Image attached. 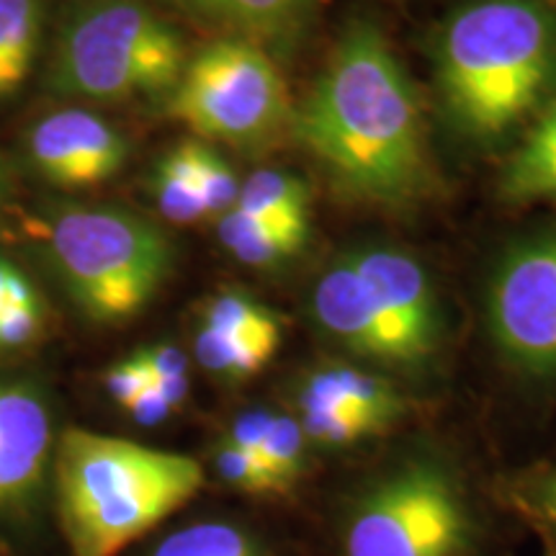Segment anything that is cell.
I'll list each match as a JSON object with an SVG mask.
<instances>
[{
    "instance_id": "cell-20",
    "label": "cell",
    "mask_w": 556,
    "mask_h": 556,
    "mask_svg": "<svg viewBox=\"0 0 556 556\" xmlns=\"http://www.w3.org/2000/svg\"><path fill=\"white\" fill-rule=\"evenodd\" d=\"M155 201L160 214L176 225H193L208 217L197 180V142L180 144L160 163L155 173Z\"/></svg>"
},
{
    "instance_id": "cell-22",
    "label": "cell",
    "mask_w": 556,
    "mask_h": 556,
    "mask_svg": "<svg viewBox=\"0 0 556 556\" xmlns=\"http://www.w3.org/2000/svg\"><path fill=\"white\" fill-rule=\"evenodd\" d=\"M513 513L526 520L556 556V467L526 471L505 486Z\"/></svg>"
},
{
    "instance_id": "cell-26",
    "label": "cell",
    "mask_w": 556,
    "mask_h": 556,
    "mask_svg": "<svg viewBox=\"0 0 556 556\" xmlns=\"http://www.w3.org/2000/svg\"><path fill=\"white\" fill-rule=\"evenodd\" d=\"M197 180L208 217H222L238 201L240 180L217 152L197 144Z\"/></svg>"
},
{
    "instance_id": "cell-19",
    "label": "cell",
    "mask_w": 556,
    "mask_h": 556,
    "mask_svg": "<svg viewBox=\"0 0 556 556\" xmlns=\"http://www.w3.org/2000/svg\"><path fill=\"white\" fill-rule=\"evenodd\" d=\"M281 338H255V336H227L201 325L197 332V361L214 377L238 381L258 374L270 358L276 356Z\"/></svg>"
},
{
    "instance_id": "cell-30",
    "label": "cell",
    "mask_w": 556,
    "mask_h": 556,
    "mask_svg": "<svg viewBox=\"0 0 556 556\" xmlns=\"http://www.w3.org/2000/svg\"><path fill=\"white\" fill-rule=\"evenodd\" d=\"M270 420H274V415H270L268 409H248V413H242L238 420L232 422L227 443H232V446L261 458L270 430Z\"/></svg>"
},
{
    "instance_id": "cell-31",
    "label": "cell",
    "mask_w": 556,
    "mask_h": 556,
    "mask_svg": "<svg viewBox=\"0 0 556 556\" xmlns=\"http://www.w3.org/2000/svg\"><path fill=\"white\" fill-rule=\"evenodd\" d=\"M137 356L142 358L144 366H148L152 381L186 377V371H189V358H186V353L170 343L152 345L148 351L137 353Z\"/></svg>"
},
{
    "instance_id": "cell-3",
    "label": "cell",
    "mask_w": 556,
    "mask_h": 556,
    "mask_svg": "<svg viewBox=\"0 0 556 556\" xmlns=\"http://www.w3.org/2000/svg\"><path fill=\"white\" fill-rule=\"evenodd\" d=\"M70 556H116L204 486L193 456L70 428L52 458Z\"/></svg>"
},
{
    "instance_id": "cell-27",
    "label": "cell",
    "mask_w": 556,
    "mask_h": 556,
    "mask_svg": "<svg viewBox=\"0 0 556 556\" xmlns=\"http://www.w3.org/2000/svg\"><path fill=\"white\" fill-rule=\"evenodd\" d=\"M214 467H217V475L225 479L229 486L235 490L248 492V495H276V484L270 479L266 464L261 462L258 456L248 454L232 443H222L217 448V456H214Z\"/></svg>"
},
{
    "instance_id": "cell-34",
    "label": "cell",
    "mask_w": 556,
    "mask_h": 556,
    "mask_svg": "<svg viewBox=\"0 0 556 556\" xmlns=\"http://www.w3.org/2000/svg\"><path fill=\"white\" fill-rule=\"evenodd\" d=\"M13 270H16V268L9 266L5 261H0V309H3V304H5V289H9Z\"/></svg>"
},
{
    "instance_id": "cell-1",
    "label": "cell",
    "mask_w": 556,
    "mask_h": 556,
    "mask_svg": "<svg viewBox=\"0 0 556 556\" xmlns=\"http://www.w3.org/2000/svg\"><path fill=\"white\" fill-rule=\"evenodd\" d=\"M294 127L353 197L402 204L426 191L430 163L415 88L371 21L345 26Z\"/></svg>"
},
{
    "instance_id": "cell-15",
    "label": "cell",
    "mask_w": 556,
    "mask_h": 556,
    "mask_svg": "<svg viewBox=\"0 0 556 556\" xmlns=\"http://www.w3.org/2000/svg\"><path fill=\"white\" fill-rule=\"evenodd\" d=\"M500 193L513 204L556 199V96L507 160Z\"/></svg>"
},
{
    "instance_id": "cell-12",
    "label": "cell",
    "mask_w": 556,
    "mask_h": 556,
    "mask_svg": "<svg viewBox=\"0 0 556 556\" xmlns=\"http://www.w3.org/2000/svg\"><path fill=\"white\" fill-rule=\"evenodd\" d=\"M312 312L317 325L332 340L364 358L407 366L397 336L381 315L377 299L351 263L340 258L317 278L312 291Z\"/></svg>"
},
{
    "instance_id": "cell-35",
    "label": "cell",
    "mask_w": 556,
    "mask_h": 556,
    "mask_svg": "<svg viewBox=\"0 0 556 556\" xmlns=\"http://www.w3.org/2000/svg\"><path fill=\"white\" fill-rule=\"evenodd\" d=\"M0 186H3V170H0Z\"/></svg>"
},
{
    "instance_id": "cell-5",
    "label": "cell",
    "mask_w": 556,
    "mask_h": 556,
    "mask_svg": "<svg viewBox=\"0 0 556 556\" xmlns=\"http://www.w3.org/2000/svg\"><path fill=\"white\" fill-rule=\"evenodd\" d=\"M186 50L168 21L139 0H83L54 41L47 88L83 101H124L173 88Z\"/></svg>"
},
{
    "instance_id": "cell-4",
    "label": "cell",
    "mask_w": 556,
    "mask_h": 556,
    "mask_svg": "<svg viewBox=\"0 0 556 556\" xmlns=\"http://www.w3.org/2000/svg\"><path fill=\"white\" fill-rule=\"evenodd\" d=\"M45 242L75 307L103 325L127 323L142 312L173 270L168 235L127 208H60Z\"/></svg>"
},
{
    "instance_id": "cell-10",
    "label": "cell",
    "mask_w": 556,
    "mask_h": 556,
    "mask_svg": "<svg viewBox=\"0 0 556 556\" xmlns=\"http://www.w3.org/2000/svg\"><path fill=\"white\" fill-rule=\"evenodd\" d=\"M361 276L389 328L405 351L407 366H420L433 356L441 340V312L433 283L409 253L394 248H361L345 255Z\"/></svg>"
},
{
    "instance_id": "cell-9",
    "label": "cell",
    "mask_w": 556,
    "mask_h": 556,
    "mask_svg": "<svg viewBox=\"0 0 556 556\" xmlns=\"http://www.w3.org/2000/svg\"><path fill=\"white\" fill-rule=\"evenodd\" d=\"M54 458L50 402L39 387L0 379V518L37 507Z\"/></svg>"
},
{
    "instance_id": "cell-32",
    "label": "cell",
    "mask_w": 556,
    "mask_h": 556,
    "mask_svg": "<svg viewBox=\"0 0 556 556\" xmlns=\"http://www.w3.org/2000/svg\"><path fill=\"white\" fill-rule=\"evenodd\" d=\"M127 409L139 426H157V422H163L165 417L173 413V407L165 402L163 394H160L155 381H152L148 389H142Z\"/></svg>"
},
{
    "instance_id": "cell-2",
    "label": "cell",
    "mask_w": 556,
    "mask_h": 556,
    "mask_svg": "<svg viewBox=\"0 0 556 556\" xmlns=\"http://www.w3.org/2000/svg\"><path fill=\"white\" fill-rule=\"evenodd\" d=\"M435 80L454 127L490 144L556 86L554 0H464L435 37Z\"/></svg>"
},
{
    "instance_id": "cell-28",
    "label": "cell",
    "mask_w": 556,
    "mask_h": 556,
    "mask_svg": "<svg viewBox=\"0 0 556 556\" xmlns=\"http://www.w3.org/2000/svg\"><path fill=\"white\" fill-rule=\"evenodd\" d=\"M39 302L11 304V307L0 309V351H11V348L29 345L39 332Z\"/></svg>"
},
{
    "instance_id": "cell-6",
    "label": "cell",
    "mask_w": 556,
    "mask_h": 556,
    "mask_svg": "<svg viewBox=\"0 0 556 556\" xmlns=\"http://www.w3.org/2000/svg\"><path fill=\"white\" fill-rule=\"evenodd\" d=\"M168 111L199 137L253 148L289 119V93L274 58L255 41L232 37L186 60Z\"/></svg>"
},
{
    "instance_id": "cell-18",
    "label": "cell",
    "mask_w": 556,
    "mask_h": 556,
    "mask_svg": "<svg viewBox=\"0 0 556 556\" xmlns=\"http://www.w3.org/2000/svg\"><path fill=\"white\" fill-rule=\"evenodd\" d=\"M41 34L39 0H0V99L31 73Z\"/></svg>"
},
{
    "instance_id": "cell-24",
    "label": "cell",
    "mask_w": 556,
    "mask_h": 556,
    "mask_svg": "<svg viewBox=\"0 0 556 556\" xmlns=\"http://www.w3.org/2000/svg\"><path fill=\"white\" fill-rule=\"evenodd\" d=\"M304 443H307V438H304V430L296 417L274 415L261 458L278 492L291 490L296 479L302 477Z\"/></svg>"
},
{
    "instance_id": "cell-29",
    "label": "cell",
    "mask_w": 556,
    "mask_h": 556,
    "mask_svg": "<svg viewBox=\"0 0 556 556\" xmlns=\"http://www.w3.org/2000/svg\"><path fill=\"white\" fill-rule=\"evenodd\" d=\"M150 384L152 377L139 356L122 361V364L109 368L106 374V392L111 394V400H114L116 405H122L124 409H127L131 402H135L137 394L142 392V389H148Z\"/></svg>"
},
{
    "instance_id": "cell-7",
    "label": "cell",
    "mask_w": 556,
    "mask_h": 556,
    "mask_svg": "<svg viewBox=\"0 0 556 556\" xmlns=\"http://www.w3.org/2000/svg\"><path fill=\"white\" fill-rule=\"evenodd\" d=\"M469 533L458 484L438 464L413 462L358 500L345 528V556H458Z\"/></svg>"
},
{
    "instance_id": "cell-23",
    "label": "cell",
    "mask_w": 556,
    "mask_h": 556,
    "mask_svg": "<svg viewBox=\"0 0 556 556\" xmlns=\"http://www.w3.org/2000/svg\"><path fill=\"white\" fill-rule=\"evenodd\" d=\"M204 325L227 336L281 338V323L270 309L255 302L242 291H222L208 299L204 309Z\"/></svg>"
},
{
    "instance_id": "cell-21",
    "label": "cell",
    "mask_w": 556,
    "mask_h": 556,
    "mask_svg": "<svg viewBox=\"0 0 556 556\" xmlns=\"http://www.w3.org/2000/svg\"><path fill=\"white\" fill-rule=\"evenodd\" d=\"M152 556H266V552L245 528L204 520L173 531L160 541Z\"/></svg>"
},
{
    "instance_id": "cell-25",
    "label": "cell",
    "mask_w": 556,
    "mask_h": 556,
    "mask_svg": "<svg viewBox=\"0 0 556 556\" xmlns=\"http://www.w3.org/2000/svg\"><path fill=\"white\" fill-rule=\"evenodd\" d=\"M299 413H302L299 426L304 430V438L319 446H348V443H358L361 438L377 435V430L366 420L343 409L299 405Z\"/></svg>"
},
{
    "instance_id": "cell-8",
    "label": "cell",
    "mask_w": 556,
    "mask_h": 556,
    "mask_svg": "<svg viewBox=\"0 0 556 556\" xmlns=\"http://www.w3.org/2000/svg\"><path fill=\"white\" fill-rule=\"evenodd\" d=\"M486 319L507 364L556 377V235L507 250L490 278Z\"/></svg>"
},
{
    "instance_id": "cell-33",
    "label": "cell",
    "mask_w": 556,
    "mask_h": 556,
    "mask_svg": "<svg viewBox=\"0 0 556 556\" xmlns=\"http://www.w3.org/2000/svg\"><path fill=\"white\" fill-rule=\"evenodd\" d=\"M155 387L160 389V394H163L165 402H168L173 409H178L186 402V397H189V377L157 379Z\"/></svg>"
},
{
    "instance_id": "cell-13",
    "label": "cell",
    "mask_w": 556,
    "mask_h": 556,
    "mask_svg": "<svg viewBox=\"0 0 556 556\" xmlns=\"http://www.w3.org/2000/svg\"><path fill=\"white\" fill-rule=\"evenodd\" d=\"M191 16L255 41L263 50L291 52L307 37L317 0H173Z\"/></svg>"
},
{
    "instance_id": "cell-17",
    "label": "cell",
    "mask_w": 556,
    "mask_h": 556,
    "mask_svg": "<svg viewBox=\"0 0 556 556\" xmlns=\"http://www.w3.org/2000/svg\"><path fill=\"white\" fill-rule=\"evenodd\" d=\"M232 208L253 214L258 219H270L283 227L307 229L309 197L307 186L291 173L266 168L255 170L240 184L238 201Z\"/></svg>"
},
{
    "instance_id": "cell-14",
    "label": "cell",
    "mask_w": 556,
    "mask_h": 556,
    "mask_svg": "<svg viewBox=\"0 0 556 556\" xmlns=\"http://www.w3.org/2000/svg\"><path fill=\"white\" fill-rule=\"evenodd\" d=\"M299 405H323L353 413L377 433L397 422L400 415L405 413V402L389 381L345 366L323 368V371L312 374L299 394Z\"/></svg>"
},
{
    "instance_id": "cell-11",
    "label": "cell",
    "mask_w": 556,
    "mask_h": 556,
    "mask_svg": "<svg viewBox=\"0 0 556 556\" xmlns=\"http://www.w3.org/2000/svg\"><path fill=\"white\" fill-rule=\"evenodd\" d=\"M34 170L60 189H88L122 170L127 139L83 109H62L34 124L26 137Z\"/></svg>"
},
{
    "instance_id": "cell-16",
    "label": "cell",
    "mask_w": 556,
    "mask_h": 556,
    "mask_svg": "<svg viewBox=\"0 0 556 556\" xmlns=\"http://www.w3.org/2000/svg\"><path fill=\"white\" fill-rule=\"evenodd\" d=\"M219 240L240 263L266 268L296 255L307 242V229L283 227L240 208H229L219 217Z\"/></svg>"
}]
</instances>
